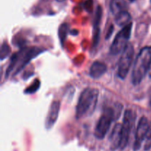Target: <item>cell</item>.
<instances>
[{"label":"cell","instance_id":"9","mask_svg":"<svg viewBox=\"0 0 151 151\" xmlns=\"http://www.w3.org/2000/svg\"><path fill=\"white\" fill-rule=\"evenodd\" d=\"M60 108V103L58 100H55L51 103L45 120V128L47 130H50L55 125L58 117Z\"/></svg>","mask_w":151,"mask_h":151},{"label":"cell","instance_id":"11","mask_svg":"<svg viewBox=\"0 0 151 151\" xmlns=\"http://www.w3.org/2000/svg\"><path fill=\"white\" fill-rule=\"evenodd\" d=\"M107 66L103 62L97 60L91 64L89 69V75L93 79H99L107 72Z\"/></svg>","mask_w":151,"mask_h":151},{"label":"cell","instance_id":"7","mask_svg":"<svg viewBox=\"0 0 151 151\" xmlns=\"http://www.w3.org/2000/svg\"><path fill=\"white\" fill-rule=\"evenodd\" d=\"M134 119H135V115L132 111L129 109L125 111L122 124V140H121L120 145V148L122 150L125 149L128 145Z\"/></svg>","mask_w":151,"mask_h":151},{"label":"cell","instance_id":"4","mask_svg":"<svg viewBox=\"0 0 151 151\" xmlns=\"http://www.w3.org/2000/svg\"><path fill=\"white\" fill-rule=\"evenodd\" d=\"M114 119H116L114 108H106L99 119L94 130V136L98 139L105 138L111 125Z\"/></svg>","mask_w":151,"mask_h":151},{"label":"cell","instance_id":"20","mask_svg":"<svg viewBox=\"0 0 151 151\" xmlns=\"http://www.w3.org/2000/svg\"><path fill=\"white\" fill-rule=\"evenodd\" d=\"M148 75H149V76H150V78H151V64H150V69H149Z\"/></svg>","mask_w":151,"mask_h":151},{"label":"cell","instance_id":"10","mask_svg":"<svg viewBox=\"0 0 151 151\" xmlns=\"http://www.w3.org/2000/svg\"><path fill=\"white\" fill-rule=\"evenodd\" d=\"M121 140H122V124L117 123L114 127L112 132L111 133L109 137L111 148L112 150L120 148Z\"/></svg>","mask_w":151,"mask_h":151},{"label":"cell","instance_id":"5","mask_svg":"<svg viewBox=\"0 0 151 151\" xmlns=\"http://www.w3.org/2000/svg\"><path fill=\"white\" fill-rule=\"evenodd\" d=\"M132 26L133 24L132 22H131L128 25L123 27V28L116 34L110 47L111 54L116 55L123 52L127 45L129 44L128 40L131 38Z\"/></svg>","mask_w":151,"mask_h":151},{"label":"cell","instance_id":"1","mask_svg":"<svg viewBox=\"0 0 151 151\" xmlns=\"http://www.w3.org/2000/svg\"><path fill=\"white\" fill-rule=\"evenodd\" d=\"M44 52V50L36 47H24L22 50L13 55L9 66L6 70V76L8 78L13 72V75L20 72L31 60L39 55Z\"/></svg>","mask_w":151,"mask_h":151},{"label":"cell","instance_id":"8","mask_svg":"<svg viewBox=\"0 0 151 151\" xmlns=\"http://www.w3.org/2000/svg\"><path fill=\"white\" fill-rule=\"evenodd\" d=\"M150 123L145 116H142L139 121L135 134V139L134 142V150L137 151L140 149L142 144L145 141Z\"/></svg>","mask_w":151,"mask_h":151},{"label":"cell","instance_id":"22","mask_svg":"<svg viewBox=\"0 0 151 151\" xmlns=\"http://www.w3.org/2000/svg\"><path fill=\"white\" fill-rule=\"evenodd\" d=\"M129 1H135V0H129Z\"/></svg>","mask_w":151,"mask_h":151},{"label":"cell","instance_id":"18","mask_svg":"<svg viewBox=\"0 0 151 151\" xmlns=\"http://www.w3.org/2000/svg\"><path fill=\"white\" fill-rule=\"evenodd\" d=\"M10 52V49L8 44L6 42H4L1 47V59L4 60L6 57L8 56Z\"/></svg>","mask_w":151,"mask_h":151},{"label":"cell","instance_id":"14","mask_svg":"<svg viewBox=\"0 0 151 151\" xmlns=\"http://www.w3.org/2000/svg\"><path fill=\"white\" fill-rule=\"evenodd\" d=\"M102 16H103V9L101 6H97L95 11L94 19V28H100V23L101 22Z\"/></svg>","mask_w":151,"mask_h":151},{"label":"cell","instance_id":"21","mask_svg":"<svg viewBox=\"0 0 151 151\" xmlns=\"http://www.w3.org/2000/svg\"><path fill=\"white\" fill-rule=\"evenodd\" d=\"M57 1H58V2H62V1H65V0H56Z\"/></svg>","mask_w":151,"mask_h":151},{"label":"cell","instance_id":"12","mask_svg":"<svg viewBox=\"0 0 151 151\" xmlns=\"http://www.w3.org/2000/svg\"><path fill=\"white\" fill-rule=\"evenodd\" d=\"M109 7L111 13L115 16L122 12L128 10V4L125 0H111Z\"/></svg>","mask_w":151,"mask_h":151},{"label":"cell","instance_id":"23","mask_svg":"<svg viewBox=\"0 0 151 151\" xmlns=\"http://www.w3.org/2000/svg\"><path fill=\"white\" fill-rule=\"evenodd\" d=\"M150 107H151V98H150Z\"/></svg>","mask_w":151,"mask_h":151},{"label":"cell","instance_id":"13","mask_svg":"<svg viewBox=\"0 0 151 151\" xmlns=\"http://www.w3.org/2000/svg\"><path fill=\"white\" fill-rule=\"evenodd\" d=\"M131 16L128 10L122 12L117 16H115V22L119 26L125 27L131 23Z\"/></svg>","mask_w":151,"mask_h":151},{"label":"cell","instance_id":"16","mask_svg":"<svg viewBox=\"0 0 151 151\" xmlns=\"http://www.w3.org/2000/svg\"><path fill=\"white\" fill-rule=\"evenodd\" d=\"M68 30H69V25H68L67 24L64 23L63 24L60 25L58 30V34H59V38H60L61 42L64 41V40L66 39Z\"/></svg>","mask_w":151,"mask_h":151},{"label":"cell","instance_id":"15","mask_svg":"<svg viewBox=\"0 0 151 151\" xmlns=\"http://www.w3.org/2000/svg\"><path fill=\"white\" fill-rule=\"evenodd\" d=\"M40 86H41V82L39 81V80H35L33 81V83L25 89L24 92L26 94H33L35 91H38Z\"/></svg>","mask_w":151,"mask_h":151},{"label":"cell","instance_id":"3","mask_svg":"<svg viewBox=\"0 0 151 151\" xmlns=\"http://www.w3.org/2000/svg\"><path fill=\"white\" fill-rule=\"evenodd\" d=\"M99 91L97 88H86L81 92L76 107L75 116L78 119L92 113L97 106Z\"/></svg>","mask_w":151,"mask_h":151},{"label":"cell","instance_id":"19","mask_svg":"<svg viewBox=\"0 0 151 151\" xmlns=\"http://www.w3.org/2000/svg\"><path fill=\"white\" fill-rule=\"evenodd\" d=\"M113 31H114V27H113V25H111L110 27H109V29H108L107 33H106V39H109V38H110L111 35L112 33H113Z\"/></svg>","mask_w":151,"mask_h":151},{"label":"cell","instance_id":"17","mask_svg":"<svg viewBox=\"0 0 151 151\" xmlns=\"http://www.w3.org/2000/svg\"><path fill=\"white\" fill-rule=\"evenodd\" d=\"M144 148L145 150H148L151 148V122L150 123L149 129L146 134L145 139Z\"/></svg>","mask_w":151,"mask_h":151},{"label":"cell","instance_id":"2","mask_svg":"<svg viewBox=\"0 0 151 151\" xmlns=\"http://www.w3.org/2000/svg\"><path fill=\"white\" fill-rule=\"evenodd\" d=\"M150 64L151 47H145L140 50L134 61L131 74V81L134 86L141 83L148 73Z\"/></svg>","mask_w":151,"mask_h":151},{"label":"cell","instance_id":"6","mask_svg":"<svg viewBox=\"0 0 151 151\" xmlns=\"http://www.w3.org/2000/svg\"><path fill=\"white\" fill-rule=\"evenodd\" d=\"M134 55V48L132 44H128L122 52L118 63L117 75L121 80L126 78L132 64Z\"/></svg>","mask_w":151,"mask_h":151}]
</instances>
